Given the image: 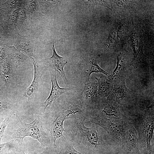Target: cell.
Wrapping results in <instances>:
<instances>
[{"instance_id": "obj_2", "label": "cell", "mask_w": 154, "mask_h": 154, "mask_svg": "<svg viewBox=\"0 0 154 154\" xmlns=\"http://www.w3.org/2000/svg\"><path fill=\"white\" fill-rule=\"evenodd\" d=\"M117 61L116 66L111 73L108 76L110 80L114 84L125 80L129 71L130 64L128 63L125 54L121 52L116 55Z\"/></svg>"}, {"instance_id": "obj_8", "label": "cell", "mask_w": 154, "mask_h": 154, "mask_svg": "<svg viewBox=\"0 0 154 154\" xmlns=\"http://www.w3.org/2000/svg\"><path fill=\"white\" fill-rule=\"evenodd\" d=\"M50 77L52 87L49 96L42 104V107L44 111L57 98L70 90V88H62L59 87L57 82L55 70L50 71Z\"/></svg>"}, {"instance_id": "obj_19", "label": "cell", "mask_w": 154, "mask_h": 154, "mask_svg": "<svg viewBox=\"0 0 154 154\" xmlns=\"http://www.w3.org/2000/svg\"><path fill=\"white\" fill-rule=\"evenodd\" d=\"M127 137L130 149L132 150L134 148L137 147V138L133 131L129 130L127 132Z\"/></svg>"}, {"instance_id": "obj_10", "label": "cell", "mask_w": 154, "mask_h": 154, "mask_svg": "<svg viewBox=\"0 0 154 154\" xmlns=\"http://www.w3.org/2000/svg\"><path fill=\"white\" fill-rule=\"evenodd\" d=\"M119 104L114 101L106 99V103L102 110L104 114L107 118L117 120L121 119L123 115L119 109Z\"/></svg>"}, {"instance_id": "obj_20", "label": "cell", "mask_w": 154, "mask_h": 154, "mask_svg": "<svg viewBox=\"0 0 154 154\" xmlns=\"http://www.w3.org/2000/svg\"><path fill=\"white\" fill-rule=\"evenodd\" d=\"M11 119V118L9 117H7L0 123V144L1 143L2 139L3 137L5 131Z\"/></svg>"}, {"instance_id": "obj_13", "label": "cell", "mask_w": 154, "mask_h": 154, "mask_svg": "<svg viewBox=\"0 0 154 154\" xmlns=\"http://www.w3.org/2000/svg\"><path fill=\"white\" fill-rule=\"evenodd\" d=\"M96 79L98 81V95L102 97L107 98L112 90L114 84L108 77L102 76Z\"/></svg>"}, {"instance_id": "obj_7", "label": "cell", "mask_w": 154, "mask_h": 154, "mask_svg": "<svg viewBox=\"0 0 154 154\" xmlns=\"http://www.w3.org/2000/svg\"><path fill=\"white\" fill-rule=\"evenodd\" d=\"M35 41L30 35H22L18 32L14 43L17 49L24 52L31 59L34 57V49Z\"/></svg>"}, {"instance_id": "obj_6", "label": "cell", "mask_w": 154, "mask_h": 154, "mask_svg": "<svg viewBox=\"0 0 154 154\" xmlns=\"http://www.w3.org/2000/svg\"><path fill=\"white\" fill-rule=\"evenodd\" d=\"M79 112H80L79 110H67L54 121L51 124L50 132L52 140L54 145L57 139L63 136V133L65 130L63 125L64 120L70 115Z\"/></svg>"}, {"instance_id": "obj_18", "label": "cell", "mask_w": 154, "mask_h": 154, "mask_svg": "<svg viewBox=\"0 0 154 154\" xmlns=\"http://www.w3.org/2000/svg\"><path fill=\"white\" fill-rule=\"evenodd\" d=\"M13 104L8 98L0 96V113L13 108Z\"/></svg>"}, {"instance_id": "obj_3", "label": "cell", "mask_w": 154, "mask_h": 154, "mask_svg": "<svg viewBox=\"0 0 154 154\" xmlns=\"http://www.w3.org/2000/svg\"><path fill=\"white\" fill-rule=\"evenodd\" d=\"M31 60L34 66V77L31 84L25 92L23 97L27 98L28 101L31 102L36 99L37 93L40 86L41 78L44 70L40 67L35 57Z\"/></svg>"}, {"instance_id": "obj_5", "label": "cell", "mask_w": 154, "mask_h": 154, "mask_svg": "<svg viewBox=\"0 0 154 154\" xmlns=\"http://www.w3.org/2000/svg\"><path fill=\"white\" fill-rule=\"evenodd\" d=\"M91 122L100 125L110 134L120 139L122 135L123 128L117 120L99 117L93 118Z\"/></svg>"}, {"instance_id": "obj_23", "label": "cell", "mask_w": 154, "mask_h": 154, "mask_svg": "<svg viewBox=\"0 0 154 154\" xmlns=\"http://www.w3.org/2000/svg\"><path fill=\"white\" fill-rule=\"evenodd\" d=\"M132 150L134 154H141L140 151L137 147L134 148Z\"/></svg>"}, {"instance_id": "obj_14", "label": "cell", "mask_w": 154, "mask_h": 154, "mask_svg": "<svg viewBox=\"0 0 154 154\" xmlns=\"http://www.w3.org/2000/svg\"><path fill=\"white\" fill-rule=\"evenodd\" d=\"M7 56L11 59L15 68L23 63L27 57L14 46H7Z\"/></svg>"}, {"instance_id": "obj_4", "label": "cell", "mask_w": 154, "mask_h": 154, "mask_svg": "<svg viewBox=\"0 0 154 154\" xmlns=\"http://www.w3.org/2000/svg\"><path fill=\"white\" fill-rule=\"evenodd\" d=\"M125 80L114 84V87L107 98L119 105L127 101L134 95V93L126 86Z\"/></svg>"}, {"instance_id": "obj_11", "label": "cell", "mask_w": 154, "mask_h": 154, "mask_svg": "<svg viewBox=\"0 0 154 154\" xmlns=\"http://www.w3.org/2000/svg\"><path fill=\"white\" fill-rule=\"evenodd\" d=\"M83 120L81 122L79 127L88 143L94 147H97L99 145V137L96 128L94 126L90 127H86Z\"/></svg>"}, {"instance_id": "obj_15", "label": "cell", "mask_w": 154, "mask_h": 154, "mask_svg": "<svg viewBox=\"0 0 154 154\" xmlns=\"http://www.w3.org/2000/svg\"><path fill=\"white\" fill-rule=\"evenodd\" d=\"M93 73H100L108 76L109 74L102 69L98 64L97 60L94 58H92L84 73V80L85 82L88 83L91 74Z\"/></svg>"}, {"instance_id": "obj_9", "label": "cell", "mask_w": 154, "mask_h": 154, "mask_svg": "<svg viewBox=\"0 0 154 154\" xmlns=\"http://www.w3.org/2000/svg\"><path fill=\"white\" fill-rule=\"evenodd\" d=\"M52 47V55L51 57L47 58V62L50 67L59 73L65 84H68V80L64 69L67 62L64 58L59 56L57 53L54 43Z\"/></svg>"}, {"instance_id": "obj_12", "label": "cell", "mask_w": 154, "mask_h": 154, "mask_svg": "<svg viewBox=\"0 0 154 154\" xmlns=\"http://www.w3.org/2000/svg\"><path fill=\"white\" fill-rule=\"evenodd\" d=\"M16 69L10 58L7 56L0 62V72L3 80L8 82Z\"/></svg>"}, {"instance_id": "obj_24", "label": "cell", "mask_w": 154, "mask_h": 154, "mask_svg": "<svg viewBox=\"0 0 154 154\" xmlns=\"http://www.w3.org/2000/svg\"><path fill=\"white\" fill-rule=\"evenodd\" d=\"M40 154H44L43 152L42 153Z\"/></svg>"}, {"instance_id": "obj_1", "label": "cell", "mask_w": 154, "mask_h": 154, "mask_svg": "<svg viewBox=\"0 0 154 154\" xmlns=\"http://www.w3.org/2000/svg\"><path fill=\"white\" fill-rule=\"evenodd\" d=\"M20 121L19 128L13 132V140L19 143H22L24 138L26 136H29L37 140L41 146L47 145V138L43 129L42 123L39 119H35L29 123L21 120Z\"/></svg>"}, {"instance_id": "obj_22", "label": "cell", "mask_w": 154, "mask_h": 154, "mask_svg": "<svg viewBox=\"0 0 154 154\" xmlns=\"http://www.w3.org/2000/svg\"><path fill=\"white\" fill-rule=\"evenodd\" d=\"M61 153V154H82L76 151L72 144L68 145Z\"/></svg>"}, {"instance_id": "obj_16", "label": "cell", "mask_w": 154, "mask_h": 154, "mask_svg": "<svg viewBox=\"0 0 154 154\" xmlns=\"http://www.w3.org/2000/svg\"><path fill=\"white\" fill-rule=\"evenodd\" d=\"M98 94L97 83L88 82L85 84L81 95L87 99L96 97Z\"/></svg>"}, {"instance_id": "obj_17", "label": "cell", "mask_w": 154, "mask_h": 154, "mask_svg": "<svg viewBox=\"0 0 154 154\" xmlns=\"http://www.w3.org/2000/svg\"><path fill=\"white\" fill-rule=\"evenodd\" d=\"M153 129V117H148L147 121L145 130L148 154H152L153 153V151L151 146V141L152 137Z\"/></svg>"}, {"instance_id": "obj_21", "label": "cell", "mask_w": 154, "mask_h": 154, "mask_svg": "<svg viewBox=\"0 0 154 154\" xmlns=\"http://www.w3.org/2000/svg\"><path fill=\"white\" fill-rule=\"evenodd\" d=\"M14 140L0 144V154H6L11 149Z\"/></svg>"}]
</instances>
